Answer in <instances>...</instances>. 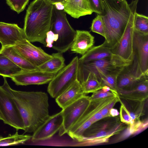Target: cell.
<instances>
[{
    "label": "cell",
    "mask_w": 148,
    "mask_h": 148,
    "mask_svg": "<svg viewBox=\"0 0 148 148\" xmlns=\"http://www.w3.org/2000/svg\"><path fill=\"white\" fill-rule=\"evenodd\" d=\"M55 8L58 10H64V7L61 2H58L53 4Z\"/></svg>",
    "instance_id": "8d00e7d4"
},
{
    "label": "cell",
    "mask_w": 148,
    "mask_h": 148,
    "mask_svg": "<svg viewBox=\"0 0 148 148\" xmlns=\"http://www.w3.org/2000/svg\"><path fill=\"white\" fill-rule=\"evenodd\" d=\"M144 75L140 72L137 62L133 60L131 64L123 68L118 75L116 82L117 92L129 90Z\"/></svg>",
    "instance_id": "9a60e30c"
},
{
    "label": "cell",
    "mask_w": 148,
    "mask_h": 148,
    "mask_svg": "<svg viewBox=\"0 0 148 148\" xmlns=\"http://www.w3.org/2000/svg\"><path fill=\"white\" fill-rule=\"evenodd\" d=\"M103 11L100 15L105 27L104 42L111 49L124 33L131 13V7L126 0H103Z\"/></svg>",
    "instance_id": "3957f363"
},
{
    "label": "cell",
    "mask_w": 148,
    "mask_h": 148,
    "mask_svg": "<svg viewBox=\"0 0 148 148\" xmlns=\"http://www.w3.org/2000/svg\"><path fill=\"white\" fill-rule=\"evenodd\" d=\"M49 3L52 4H53L54 3L58 2H61L62 3L63 2V0H45Z\"/></svg>",
    "instance_id": "f35d334b"
},
{
    "label": "cell",
    "mask_w": 148,
    "mask_h": 148,
    "mask_svg": "<svg viewBox=\"0 0 148 148\" xmlns=\"http://www.w3.org/2000/svg\"><path fill=\"white\" fill-rule=\"evenodd\" d=\"M0 120H2V118L1 116V115L0 113Z\"/></svg>",
    "instance_id": "ab89813d"
},
{
    "label": "cell",
    "mask_w": 148,
    "mask_h": 148,
    "mask_svg": "<svg viewBox=\"0 0 148 148\" xmlns=\"http://www.w3.org/2000/svg\"><path fill=\"white\" fill-rule=\"evenodd\" d=\"M64 10L56 9L54 6L52 23L50 30L58 35L57 40L52 48L58 52L65 53L70 49L76 34L70 25Z\"/></svg>",
    "instance_id": "8992f818"
},
{
    "label": "cell",
    "mask_w": 148,
    "mask_h": 148,
    "mask_svg": "<svg viewBox=\"0 0 148 148\" xmlns=\"http://www.w3.org/2000/svg\"><path fill=\"white\" fill-rule=\"evenodd\" d=\"M81 84L77 79L60 95L56 98L58 105L63 109L86 95Z\"/></svg>",
    "instance_id": "ac0fdd59"
},
{
    "label": "cell",
    "mask_w": 148,
    "mask_h": 148,
    "mask_svg": "<svg viewBox=\"0 0 148 148\" xmlns=\"http://www.w3.org/2000/svg\"><path fill=\"white\" fill-rule=\"evenodd\" d=\"M25 38L23 29L17 24L0 22V43L2 47L13 46Z\"/></svg>",
    "instance_id": "2e32d148"
},
{
    "label": "cell",
    "mask_w": 148,
    "mask_h": 148,
    "mask_svg": "<svg viewBox=\"0 0 148 148\" xmlns=\"http://www.w3.org/2000/svg\"><path fill=\"white\" fill-rule=\"evenodd\" d=\"M62 3L64 7V11L75 18H78L92 13L88 0H66Z\"/></svg>",
    "instance_id": "ffe728a7"
},
{
    "label": "cell",
    "mask_w": 148,
    "mask_h": 148,
    "mask_svg": "<svg viewBox=\"0 0 148 148\" xmlns=\"http://www.w3.org/2000/svg\"><path fill=\"white\" fill-rule=\"evenodd\" d=\"M91 11L101 14L103 10V0H88Z\"/></svg>",
    "instance_id": "836d02e7"
},
{
    "label": "cell",
    "mask_w": 148,
    "mask_h": 148,
    "mask_svg": "<svg viewBox=\"0 0 148 148\" xmlns=\"http://www.w3.org/2000/svg\"><path fill=\"white\" fill-rule=\"evenodd\" d=\"M115 55L113 57L85 63L79 62L77 79L81 83L90 73H94L101 82V78L108 73L131 64Z\"/></svg>",
    "instance_id": "5b68a950"
},
{
    "label": "cell",
    "mask_w": 148,
    "mask_h": 148,
    "mask_svg": "<svg viewBox=\"0 0 148 148\" xmlns=\"http://www.w3.org/2000/svg\"><path fill=\"white\" fill-rule=\"evenodd\" d=\"M124 67L110 72L102 77L100 81L103 86H106L109 87L117 94L116 87L117 77L120 71Z\"/></svg>",
    "instance_id": "83f0119b"
},
{
    "label": "cell",
    "mask_w": 148,
    "mask_h": 148,
    "mask_svg": "<svg viewBox=\"0 0 148 148\" xmlns=\"http://www.w3.org/2000/svg\"><path fill=\"white\" fill-rule=\"evenodd\" d=\"M63 0V2H64L65 1H66V0Z\"/></svg>",
    "instance_id": "b9f144b4"
},
{
    "label": "cell",
    "mask_w": 148,
    "mask_h": 148,
    "mask_svg": "<svg viewBox=\"0 0 148 148\" xmlns=\"http://www.w3.org/2000/svg\"><path fill=\"white\" fill-rule=\"evenodd\" d=\"M58 39V35L54 34L52 31L50 30L46 34L45 41L46 46L49 48H52L53 43L56 42Z\"/></svg>",
    "instance_id": "d590c367"
},
{
    "label": "cell",
    "mask_w": 148,
    "mask_h": 148,
    "mask_svg": "<svg viewBox=\"0 0 148 148\" xmlns=\"http://www.w3.org/2000/svg\"><path fill=\"white\" fill-rule=\"evenodd\" d=\"M138 2V0H132L130 4L131 12L124 33L117 44L111 49L113 54L130 62L133 60L134 24Z\"/></svg>",
    "instance_id": "ba28073f"
},
{
    "label": "cell",
    "mask_w": 148,
    "mask_h": 148,
    "mask_svg": "<svg viewBox=\"0 0 148 148\" xmlns=\"http://www.w3.org/2000/svg\"><path fill=\"white\" fill-rule=\"evenodd\" d=\"M113 54L111 49L104 42L97 46H93L86 53L79 59V62L85 63L106 58H110Z\"/></svg>",
    "instance_id": "44dd1931"
},
{
    "label": "cell",
    "mask_w": 148,
    "mask_h": 148,
    "mask_svg": "<svg viewBox=\"0 0 148 148\" xmlns=\"http://www.w3.org/2000/svg\"><path fill=\"white\" fill-rule=\"evenodd\" d=\"M32 137L28 135L19 134L17 131L13 134H9L6 137L0 138V147L23 144L31 139Z\"/></svg>",
    "instance_id": "4316f807"
},
{
    "label": "cell",
    "mask_w": 148,
    "mask_h": 148,
    "mask_svg": "<svg viewBox=\"0 0 148 148\" xmlns=\"http://www.w3.org/2000/svg\"><path fill=\"white\" fill-rule=\"evenodd\" d=\"M11 9L19 14L23 11L29 0H6Z\"/></svg>",
    "instance_id": "4dcf8cb0"
},
{
    "label": "cell",
    "mask_w": 148,
    "mask_h": 148,
    "mask_svg": "<svg viewBox=\"0 0 148 148\" xmlns=\"http://www.w3.org/2000/svg\"><path fill=\"white\" fill-rule=\"evenodd\" d=\"M90 29L92 32L98 34L105 38V27L100 14H97L92 20Z\"/></svg>",
    "instance_id": "f546056e"
},
{
    "label": "cell",
    "mask_w": 148,
    "mask_h": 148,
    "mask_svg": "<svg viewBox=\"0 0 148 148\" xmlns=\"http://www.w3.org/2000/svg\"><path fill=\"white\" fill-rule=\"evenodd\" d=\"M2 137H1V136H0V138H1Z\"/></svg>",
    "instance_id": "7bdbcfd3"
},
{
    "label": "cell",
    "mask_w": 148,
    "mask_h": 148,
    "mask_svg": "<svg viewBox=\"0 0 148 148\" xmlns=\"http://www.w3.org/2000/svg\"><path fill=\"white\" fill-rule=\"evenodd\" d=\"M63 117L62 111L50 116L34 133L32 140L33 142L45 140L51 137L59 131L62 126Z\"/></svg>",
    "instance_id": "5bb4252c"
},
{
    "label": "cell",
    "mask_w": 148,
    "mask_h": 148,
    "mask_svg": "<svg viewBox=\"0 0 148 148\" xmlns=\"http://www.w3.org/2000/svg\"><path fill=\"white\" fill-rule=\"evenodd\" d=\"M81 84L83 90L85 94L93 93L101 89L103 87L96 75L92 73H89L85 80Z\"/></svg>",
    "instance_id": "484cf974"
},
{
    "label": "cell",
    "mask_w": 148,
    "mask_h": 148,
    "mask_svg": "<svg viewBox=\"0 0 148 148\" xmlns=\"http://www.w3.org/2000/svg\"><path fill=\"white\" fill-rule=\"evenodd\" d=\"M78 65L79 58L76 56L55 75L47 87L52 97L56 98L77 79Z\"/></svg>",
    "instance_id": "52a82bcc"
},
{
    "label": "cell",
    "mask_w": 148,
    "mask_h": 148,
    "mask_svg": "<svg viewBox=\"0 0 148 148\" xmlns=\"http://www.w3.org/2000/svg\"><path fill=\"white\" fill-rule=\"evenodd\" d=\"M2 87L14 100L23 119L25 132L34 133L49 117L48 97L41 92H26L12 89L6 77Z\"/></svg>",
    "instance_id": "6da1fadb"
},
{
    "label": "cell",
    "mask_w": 148,
    "mask_h": 148,
    "mask_svg": "<svg viewBox=\"0 0 148 148\" xmlns=\"http://www.w3.org/2000/svg\"><path fill=\"white\" fill-rule=\"evenodd\" d=\"M52 58L38 67L42 71L56 74L65 66V59L62 53H53Z\"/></svg>",
    "instance_id": "603a6c76"
},
{
    "label": "cell",
    "mask_w": 148,
    "mask_h": 148,
    "mask_svg": "<svg viewBox=\"0 0 148 148\" xmlns=\"http://www.w3.org/2000/svg\"><path fill=\"white\" fill-rule=\"evenodd\" d=\"M13 46L19 54L37 67L52 57L51 55L47 53L41 48L34 46L26 38L18 42Z\"/></svg>",
    "instance_id": "8fae6325"
},
{
    "label": "cell",
    "mask_w": 148,
    "mask_h": 148,
    "mask_svg": "<svg viewBox=\"0 0 148 148\" xmlns=\"http://www.w3.org/2000/svg\"><path fill=\"white\" fill-rule=\"evenodd\" d=\"M121 102L128 111L132 121L140 119V117L145 115V101H135L120 98Z\"/></svg>",
    "instance_id": "cb8c5ba5"
},
{
    "label": "cell",
    "mask_w": 148,
    "mask_h": 148,
    "mask_svg": "<svg viewBox=\"0 0 148 148\" xmlns=\"http://www.w3.org/2000/svg\"><path fill=\"white\" fill-rule=\"evenodd\" d=\"M90 97L86 95L62 109L63 121L59 135L67 133L76 123L90 103Z\"/></svg>",
    "instance_id": "30bf717a"
},
{
    "label": "cell",
    "mask_w": 148,
    "mask_h": 148,
    "mask_svg": "<svg viewBox=\"0 0 148 148\" xmlns=\"http://www.w3.org/2000/svg\"><path fill=\"white\" fill-rule=\"evenodd\" d=\"M121 106L120 109L119 118L122 123L130 125L133 122L130 116L129 112L123 104L121 102Z\"/></svg>",
    "instance_id": "d6a6232c"
},
{
    "label": "cell",
    "mask_w": 148,
    "mask_h": 148,
    "mask_svg": "<svg viewBox=\"0 0 148 148\" xmlns=\"http://www.w3.org/2000/svg\"><path fill=\"white\" fill-rule=\"evenodd\" d=\"M118 95L117 94L112 91H106L101 88L93 92L92 95L90 97V101H94Z\"/></svg>",
    "instance_id": "1f68e13d"
},
{
    "label": "cell",
    "mask_w": 148,
    "mask_h": 148,
    "mask_svg": "<svg viewBox=\"0 0 148 148\" xmlns=\"http://www.w3.org/2000/svg\"><path fill=\"white\" fill-rule=\"evenodd\" d=\"M22 70L8 58L0 53V75L9 77Z\"/></svg>",
    "instance_id": "d4e9b609"
},
{
    "label": "cell",
    "mask_w": 148,
    "mask_h": 148,
    "mask_svg": "<svg viewBox=\"0 0 148 148\" xmlns=\"http://www.w3.org/2000/svg\"><path fill=\"white\" fill-rule=\"evenodd\" d=\"M109 113L111 117L116 116H118L119 114V112L118 110L113 108L110 110Z\"/></svg>",
    "instance_id": "74e56055"
},
{
    "label": "cell",
    "mask_w": 148,
    "mask_h": 148,
    "mask_svg": "<svg viewBox=\"0 0 148 148\" xmlns=\"http://www.w3.org/2000/svg\"><path fill=\"white\" fill-rule=\"evenodd\" d=\"M53 10V4L45 0H34L31 3L26 11L23 28L29 41L46 45V34L51 30Z\"/></svg>",
    "instance_id": "7a4b0ae2"
},
{
    "label": "cell",
    "mask_w": 148,
    "mask_h": 148,
    "mask_svg": "<svg viewBox=\"0 0 148 148\" xmlns=\"http://www.w3.org/2000/svg\"><path fill=\"white\" fill-rule=\"evenodd\" d=\"M94 42V37L89 32L76 30L75 38L70 49L73 53L83 56L93 46Z\"/></svg>",
    "instance_id": "d6986e66"
},
{
    "label": "cell",
    "mask_w": 148,
    "mask_h": 148,
    "mask_svg": "<svg viewBox=\"0 0 148 148\" xmlns=\"http://www.w3.org/2000/svg\"><path fill=\"white\" fill-rule=\"evenodd\" d=\"M117 0L119 1H124V0Z\"/></svg>",
    "instance_id": "60d3db41"
},
{
    "label": "cell",
    "mask_w": 148,
    "mask_h": 148,
    "mask_svg": "<svg viewBox=\"0 0 148 148\" xmlns=\"http://www.w3.org/2000/svg\"><path fill=\"white\" fill-rule=\"evenodd\" d=\"M134 29L140 32L148 34V17L145 15L135 14L134 24Z\"/></svg>",
    "instance_id": "f1b7e54d"
},
{
    "label": "cell",
    "mask_w": 148,
    "mask_h": 148,
    "mask_svg": "<svg viewBox=\"0 0 148 148\" xmlns=\"http://www.w3.org/2000/svg\"><path fill=\"white\" fill-rule=\"evenodd\" d=\"M55 74L39 70H23L9 77L17 86L41 85L49 83Z\"/></svg>",
    "instance_id": "4fadbf2b"
},
{
    "label": "cell",
    "mask_w": 148,
    "mask_h": 148,
    "mask_svg": "<svg viewBox=\"0 0 148 148\" xmlns=\"http://www.w3.org/2000/svg\"><path fill=\"white\" fill-rule=\"evenodd\" d=\"M120 98L118 95L116 97L109 103L103 108L101 111L100 113L103 118L111 117L109 113L110 110L113 108L115 104L119 102Z\"/></svg>",
    "instance_id": "e575fe53"
},
{
    "label": "cell",
    "mask_w": 148,
    "mask_h": 148,
    "mask_svg": "<svg viewBox=\"0 0 148 148\" xmlns=\"http://www.w3.org/2000/svg\"><path fill=\"white\" fill-rule=\"evenodd\" d=\"M0 113L5 123L17 131L24 130L23 119L14 100L2 86H0Z\"/></svg>",
    "instance_id": "9c48e42d"
},
{
    "label": "cell",
    "mask_w": 148,
    "mask_h": 148,
    "mask_svg": "<svg viewBox=\"0 0 148 148\" xmlns=\"http://www.w3.org/2000/svg\"><path fill=\"white\" fill-rule=\"evenodd\" d=\"M1 53L23 70H39L38 67L32 64L19 54L13 46L1 47Z\"/></svg>",
    "instance_id": "7402d4cb"
},
{
    "label": "cell",
    "mask_w": 148,
    "mask_h": 148,
    "mask_svg": "<svg viewBox=\"0 0 148 148\" xmlns=\"http://www.w3.org/2000/svg\"><path fill=\"white\" fill-rule=\"evenodd\" d=\"M133 48V60L137 62L140 71L148 74V34L134 29Z\"/></svg>",
    "instance_id": "7c38bea8"
},
{
    "label": "cell",
    "mask_w": 148,
    "mask_h": 148,
    "mask_svg": "<svg viewBox=\"0 0 148 148\" xmlns=\"http://www.w3.org/2000/svg\"><path fill=\"white\" fill-rule=\"evenodd\" d=\"M124 123L118 116L103 118L86 130L80 142L88 145L107 143L111 136L125 129L126 126Z\"/></svg>",
    "instance_id": "277c9868"
},
{
    "label": "cell",
    "mask_w": 148,
    "mask_h": 148,
    "mask_svg": "<svg viewBox=\"0 0 148 148\" xmlns=\"http://www.w3.org/2000/svg\"><path fill=\"white\" fill-rule=\"evenodd\" d=\"M148 74L143 75L130 89L119 91L120 98L135 101H145L148 97Z\"/></svg>",
    "instance_id": "e0dca14e"
}]
</instances>
